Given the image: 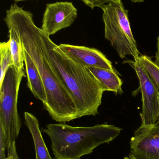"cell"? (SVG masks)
<instances>
[{"label": "cell", "mask_w": 159, "mask_h": 159, "mask_svg": "<svg viewBox=\"0 0 159 159\" xmlns=\"http://www.w3.org/2000/svg\"><path fill=\"white\" fill-rule=\"evenodd\" d=\"M101 83L104 91H112L116 94L123 93L122 81L115 70L102 68H87Z\"/></svg>", "instance_id": "obj_12"}, {"label": "cell", "mask_w": 159, "mask_h": 159, "mask_svg": "<svg viewBox=\"0 0 159 159\" xmlns=\"http://www.w3.org/2000/svg\"><path fill=\"white\" fill-rule=\"evenodd\" d=\"M77 10L72 3L56 2L46 5L41 29L46 35H53L70 27L76 19Z\"/></svg>", "instance_id": "obj_7"}, {"label": "cell", "mask_w": 159, "mask_h": 159, "mask_svg": "<svg viewBox=\"0 0 159 159\" xmlns=\"http://www.w3.org/2000/svg\"><path fill=\"white\" fill-rule=\"evenodd\" d=\"M58 47L67 57L83 67L114 70L111 61L96 48L65 44H61Z\"/></svg>", "instance_id": "obj_9"}, {"label": "cell", "mask_w": 159, "mask_h": 159, "mask_svg": "<svg viewBox=\"0 0 159 159\" xmlns=\"http://www.w3.org/2000/svg\"><path fill=\"white\" fill-rule=\"evenodd\" d=\"M25 124L31 134L35 148L36 159H53L43 139L38 119L33 114L24 113Z\"/></svg>", "instance_id": "obj_11"}, {"label": "cell", "mask_w": 159, "mask_h": 159, "mask_svg": "<svg viewBox=\"0 0 159 159\" xmlns=\"http://www.w3.org/2000/svg\"><path fill=\"white\" fill-rule=\"evenodd\" d=\"M40 43L50 68L71 94L78 118L99 114L104 92L100 81L87 68L67 57L42 30Z\"/></svg>", "instance_id": "obj_2"}, {"label": "cell", "mask_w": 159, "mask_h": 159, "mask_svg": "<svg viewBox=\"0 0 159 159\" xmlns=\"http://www.w3.org/2000/svg\"><path fill=\"white\" fill-rule=\"evenodd\" d=\"M122 129L109 124L73 127L65 124H49L43 132L50 138L56 159H80L91 154L101 145L109 143Z\"/></svg>", "instance_id": "obj_3"}, {"label": "cell", "mask_w": 159, "mask_h": 159, "mask_svg": "<svg viewBox=\"0 0 159 159\" xmlns=\"http://www.w3.org/2000/svg\"><path fill=\"white\" fill-rule=\"evenodd\" d=\"M141 64L157 87L159 93V67L150 57L141 55L139 58Z\"/></svg>", "instance_id": "obj_15"}, {"label": "cell", "mask_w": 159, "mask_h": 159, "mask_svg": "<svg viewBox=\"0 0 159 159\" xmlns=\"http://www.w3.org/2000/svg\"><path fill=\"white\" fill-rule=\"evenodd\" d=\"M85 4L89 7L91 9L95 7H100L109 2L111 0H81Z\"/></svg>", "instance_id": "obj_17"}, {"label": "cell", "mask_w": 159, "mask_h": 159, "mask_svg": "<svg viewBox=\"0 0 159 159\" xmlns=\"http://www.w3.org/2000/svg\"><path fill=\"white\" fill-rule=\"evenodd\" d=\"M157 51L156 52V60L155 62L159 67V36L157 38Z\"/></svg>", "instance_id": "obj_19"}, {"label": "cell", "mask_w": 159, "mask_h": 159, "mask_svg": "<svg viewBox=\"0 0 159 159\" xmlns=\"http://www.w3.org/2000/svg\"><path fill=\"white\" fill-rule=\"evenodd\" d=\"M12 1H14L16 2H21V1H28V0H12Z\"/></svg>", "instance_id": "obj_21"}, {"label": "cell", "mask_w": 159, "mask_h": 159, "mask_svg": "<svg viewBox=\"0 0 159 159\" xmlns=\"http://www.w3.org/2000/svg\"><path fill=\"white\" fill-rule=\"evenodd\" d=\"M6 159H12V156H10V155H8V157Z\"/></svg>", "instance_id": "obj_22"}, {"label": "cell", "mask_w": 159, "mask_h": 159, "mask_svg": "<svg viewBox=\"0 0 159 159\" xmlns=\"http://www.w3.org/2000/svg\"><path fill=\"white\" fill-rule=\"evenodd\" d=\"M134 3H141L144 2L145 0H131Z\"/></svg>", "instance_id": "obj_20"}, {"label": "cell", "mask_w": 159, "mask_h": 159, "mask_svg": "<svg viewBox=\"0 0 159 159\" xmlns=\"http://www.w3.org/2000/svg\"><path fill=\"white\" fill-rule=\"evenodd\" d=\"M157 123H159V120L158 121V122H157Z\"/></svg>", "instance_id": "obj_24"}, {"label": "cell", "mask_w": 159, "mask_h": 159, "mask_svg": "<svg viewBox=\"0 0 159 159\" xmlns=\"http://www.w3.org/2000/svg\"><path fill=\"white\" fill-rule=\"evenodd\" d=\"M4 20L8 29H12L18 34L23 48L39 71L46 93L47 102L44 106L52 119L65 123L78 118L71 94L45 57L40 43L42 29L35 24L33 14L15 3L7 10Z\"/></svg>", "instance_id": "obj_1"}, {"label": "cell", "mask_w": 159, "mask_h": 159, "mask_svg": "<svg viewBox=\"0 0 159 159\" xmlns=\"http://www.w3.org/2000/svg\"><path fill=\"white\" fill-rule=\"evenodd\" d=\"M24 55L28 88L35 98L40 100L44 105L47 102V96L42 77L34 62L24 49Z\"/></svg>", "instance_id": "obj_10"}, {"label": "cell", "mask_w": 159, "mask_h": 159, "mask_svg": "<svg viewBox=\"0 0 159 159\" xmlns=\"http://www.w3.org/2000/svg\"><path fill=\"white\" fill-rule=\"evenodd\" d=\"M7 148V143L3 128L0 126V159H6V149Z\"/></svg>", "instance_id": "obj_16"}, {"label": "cell", "mask_w": 159, "mask_h": 159, "mask_svg": "<svg viewBox=\"0 0 159 159\" xmlns=\"http://www.w3.org/2000/svg\"><path fill=\"white\" fill-rule=\"evenodd\" d=\"M131 159H159V124L141 125L131 139Z\"/></svg>", "instance_id": "obj_8"}, {"label": "cell", "mask_w": 159, "mask_h": 159, "mask_svg": "<svg viewBox=\"0 0 159 159\" xmlns=\"http://www.w3.org/2000/svg\"><path fill=\"white\" fill-rule=\"evenodd\" d=\"M8 155L12 156V159H20L17 152L16 148V142L12 143L11 147L9 148V150L7 151Z\"/></svg>", "instance_id": "obj_18"}, {"label": "cell", "mask_w": 159, "mask_h": 159, "mask_svg": "<svg viewBox=\"0 0 159 159\" xmlns=\"http://www.w3.org/2000/svg\"><path fill=\"white\" fill-rule=\"evenodd\" d=\"M25 77L24 71L18 72L13 65L7 72L0 85V126L5 132L7 151L12 143L16 142L21 128L17 101L21 82Z\"/></svg>", "instance_id": "obj_5"}, {"label": "cell", "mask_w": 159, "mask_h": 159, "mask_svg": "<svg viewBox=\"0 0 159 159\" xmlns=\"http://www.w3.org/2000/svg\"><path fill=\"white\" fill-rule=\"evenodd\" d=\"M10 52L13 65L18 72L24 71V49L18 34L12 29H8Z\"/></svg>", "instance_id": "obj_13"}, {"label": "cell", "mask_w": 159, "mask_h": 159, "mask_svg": "<svg viewBox=\"0 0 159 159\" xmlns=\"http://www.w3.org/2000/svg\"><path fill=\"white\" fill-rule=\"evenodd\" d=\"M140 83L143 107L141 114L142 125L150 126L159 120V93L157 87L143 67L139 60L131 61Z\"/></svg>", "instance_id": "obj_6"}, {"label": "cell", "mask_w": 159, "mask_h": 159, "mask_svg": "<svg viewBox=\"0 0 159 159\" xmlns=\"http://www.w3.org/2000/svg\"><path fill=\"white\" fill-rule=\"evenodd\" d=\"M105 39L110 41L121 58L132 56L139 59L140 53L133 37L129 18V10L122 0H111L101 7Z\"/></svg>", "instance_id": "obj_4"}, {"label": "cell", "mask_w": 159, "mask_h": 159, "mask_svg": "<svg viewBox=\"0 0 159 159\" xmlns=\"http://www.w3.org/2000/svg\"><path fill=\"white\" fill-rule=\"evenodd\" d=\"M124 159H131L129 157H125L124 158Z\"/></svg>", "instance_id": "obj_23"}, {"label": "cell", "mask_w": 159, "mask_h": 159, "mask_svg": "<svg viewBox=\"0 0 159 159\" xmlns=\"http://www.w3.org/2000/svg\"><path fill=\"white\" fill-rule=\"evenodd\" d=\"M0 85H2L7 72L13 65V61L10 52L9 42H2L0 44Z\"/></svg>", "instance_id": "obj_14"}]
</instances>
